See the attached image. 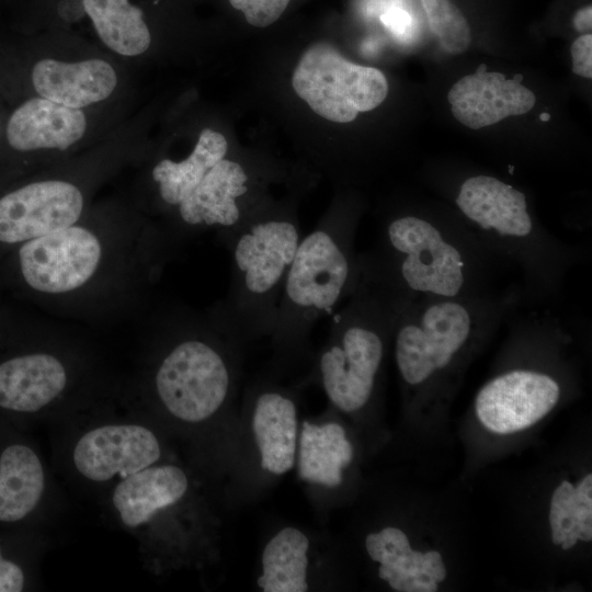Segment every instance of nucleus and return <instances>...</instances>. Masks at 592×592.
<instances>
[{
  "label": "nucleus",
  "mask_w": 592,
  "mask_h": 592,
  "mask_svg": "<svg viewBox=\"0 0 592 592\" xmlns=\"http://www.w3.org/2000/svg\"><path fill=\"white\" fill-rule=\"evenodd\" d=\"M560 486L568 492V493H574L576 488L567 480H563Z\"/></svg>",
  "instance_id": "4c0bfd02"
},
{
  "label": "nucleus",
  "mask_w": 592,
  "mask_h": 592,
  "mask_svg": "<svg viewBox=\"0 0 592 592\" xmlns=\"http://www.w3.org/2000/svg\"><path fill=\"white\" fill-rule=\"evenodd\" d=\"M292 86L316 114L334 123L353 122L358 113L378 107L388 94L379 69L354 64L322 42L301 55Z\"/></svg>",
  "instance_id": "1a4fd4ad"
},
{
  "label": "nucleus",
  "mask_w": 592,
  "mask_h": 592,
  "mask_svg": "<svg viewBox=\"0 0 592 592\" xmlns=\"http://www.w3.org/2000/svg\"><path fill=\"white\" fill-rule=\"evenodd\" d=\"M45 487L42 463L29 446L15 444L0 456V521L15 522L38 504Z\"/></svg>",
  "instance_id": "412c9836"
},
{
  "label": "nucleus",
  "mask_w": 592,
  "mask_h": 592,
  "mask_svg": "<svg viewBox=\"0 0 592 592\" xmlns=\"http://www.w3.org/2000/svg\"><path fill=\"white\" fill-rule=\"evenodd\" d=\"M121 162L118 158L105 156L64 160L3 194L0 197V243L19 247L78 221L93 205L96 189Z\"/></svg>",
  "instance_id": "6e6552de"
},
{
  "label": "nucleus",
  "mask_w": 592,
  "mask_h": 592,
  "mask_svg": "<svg viewBox=\"0 0 592 592\" xmlns=\"http://www.w3.org/2000/svg\"><path fill=\"white\" fill-rule=\"evenodd\" d=\"M251 180L241 162L225 157L171 213L156 220L173 257L204 231L224 230L243 219L251 212Z\"/></svg>",
  "instance_id": "9d476101"
},
{
  "label": "nucleus",
  "mask_w": 592,
  "mask_h": 592,
  "mask_svg": "<svg viewBox=\"0 0 592 592\" xmlns=\"http://www.w3.org/2000/svg\"><path fill=\"white\" fill-rule=\"evenodd\" d=\"M358 213L338 206L300 238L278 303L272 341L287 360L306 350L319 318L355 291L360 280L355 238Z\"/></svg>",
  "instance_id": "423d86ee"
},
{
  "label": "nucleus",
  "mask_w": 592,
  "mask_h": 592,
  "mask_svg": "<svg viewBox=\"0 0 592 592\" xmlns=\"http://www.w3.org/2000/svg\"><path fill=\"white\" fill-rule=\"evenodd\" d=\"M578 535H579L578 528H574L573 531H571L568 534L567 538L560 544L562 549L568 550L572 548L577 544Z\"/></svg>",
  "instance_id": "473e14b6"
},
{
  "label": "nucleus",
  "mask_w": 592,
  "mask_h": 592,
  "mask_svg": "<svg viewBox=\"0 0 592 592\" xmlns=\"http://www.w3.org/2000/svg\"><path fill=\"white\" fill-rule=\"evenodd\" d=\"M562 526H558L551 530V540L555 545H560L562 542L561 540Z\"/></svg>",
  "instance_id": "c9c22d12"
},
{
  "label": "nucleus",
  "mask_w": 592,
  "mask_h": 592,
  "mask_svg": "<svg viewBox=\"0 0 592 592\" xmlns=\"http://www.w3.org/2000/svg\"><path fill=\"white\" fill-rule=\"evenodd\" d=\"M382 21L388 29L401 34L410 24L411 19L407 12L400 9H395L382 15Z\"/></svg>",
  "instance_id": "cd10ccee"
},
{
  "label": "nucleus",
  "mask_w": 592,
  "mask_h": 592,
  "mask_svg": "<svg viewBox=\"0 0 592 592\" xmlns=\"http://www.w3.org/2000/svg\"><path fill=\"white\" fill-rule=\"evenodd\" d=\"M523 75L506 79L504 73L477 70L456 81L447 93L453 116L470 129H479L509 117L528 113L536 103L533 91L522 84Z\"/></svg>",
  "instance_id": "4468645a"
},
{
  "label": "nucleus",
  "mask_w": 592,
  "mask_h": 592,
  "mask_svg": "<svg viewBox=\"0 0 592 592\" xmlns=\"http://www.w3.org/2000/svg\"><path fill=\"white\" fill-rule=\"evenodd\" d=\"M229 2L243 13L249 24L266 27L278 20L289 0H229Z\"/></svg>",
  "instance_id": "393cba45"
},
{
  "label": "nucleus",
  "mask_w": 592,
  "mask_h": 592,
  "mask_svg": "<svg viewBox=\"0 0 592 592\" xmlns=\"http://www.w3.org/2000/svg\"><path fill=\"white\" fill-rule=\"evenodd\" d=\"M230 253L226 296L207 309L242 342L272 334L280 298L301 235L288 209L251 210L216 231Z\"/></svg>",
  "instance_id": "39448f33"
},
{
  "label": "nucleus",
  "mask_w": 592,
  "mask_h": 592,
  "mask_svg": "<svg viewBox=\"0 0 592 592\" xmlns=\"http://www.w3.org/2000/svg\"><path fill=\"white\" fill-rule=\"evenodd\" d=\"M88 129L86 110L34 95L12 112L5 137L9 146L18 152L46 155L48 167L64 161L61 155L81 145Z\"/></svg>",
  "instance_id": "f8f14e48"
},
{
  "label": "nucleus",
  "mask_w": 592,
  "mask_h": 592,
  "mask_svg": "<svg viewBox=\"0 0 592 592\" xmlns=\"http://www.w3.org/2000/svg\"><path fill=\"white\" fill-rule=\"evenodd\" d=\"M567 491L561 487H557L554 491L551 503L557 505H562V500L566 497Z\"/></svg>",
  "instance_id": "72a5a7b5"
},
{
  "label": "nucleus",
  "mask_w": 592,
  "mask_h": 592,
  "mask_svg": "<svg viewBox=\"0 0 592 592\" xmlns=\"http://www.w3.org/2000/svg\"><path fill=\"white\" fill-rule=\"evenodd\" d=\"M406 573L410 579L422 578V574L420 572V566H413V565L408 566Z\"/></svg>",
  "instance_id": "f704fd0d"
},
{
  "label": "nucleus",
  "mask_w": 592,
  "mask_h": 592,
  "mask_svg": "<svg viewBox=\"0 0 592 592\" xmlns=\"http://www.w3.org/2000/svg\"><path fill=\"white\" fill-rule=\"evenodd\" d=\"M69 384L70 367L56 351L11 357L0 364V408L36 412L59 399Z\"/></svg>",
  "instance_id": "dca6fc26"
},
{
  "label": "nucleus",
  "mask_w": 592,
  "mask_h": 592,
  "mask_svg": "<svg viewBox=\"0 0 592 592\" xmlns=\"http://www.w3.org/2000/svg\"><path fill=\"white\" fill-rule=\"evenodd\" d=\"M31 81L36 95L71 109L87 110L109 100L118 88L119 77L104 58L45 57L34 64Z\"/></svg>",
  "instance_id": "2eb2a0df"
},
{
  "label": "nucleus",
  "mask_w": 592,
  "mask_h": 592,
  "mask_svg": "<svg viewBox=\"0 0 592 592\" xmlns=\"http://www.w3.org/2000/svg\"><path fill=\"white\" fill-rule=\"evenodd\" d=\"M252 428L261 467L282 475L295 464L297 413L294 400L277 388H263L254 399Z\"/></svg>",
  "instance_id": "f3484780"
},
{
  "label": "nucleus",
  "mask_w": 592,
  "mask_h": 592,
  "mask_svg": "<svg viewBox=\"0 0 592 592\" xmlns=\"http://www.w3.org/2000/svg\"><path fill=\"white\" fill-rule=\"evenodd\" d=\"M539 119H540L542 122H548V121L550 119V114H549V113H542V114L539 115Z\"/></svg>",
  "instance_id": "58836bf2"
},
{
  "label": "nucleus",
  "mask_w": 592,
  "mask_h": 592,
  "mask_svg": "<svg viewBox=\"0 0 592 592\" xmlns=\"http://www.w3.org/2000/svg\"><path fill=\"white\" fill-rule=\"evenodd\" d=\"M561 386L554 375L535 368H512L489 380L475 400L479 421L491 432L525 430L557 405Z\"/></svg>",
  "instance_id": "9b49d317"
},
{
  "label": "nucleus",
  "mask_w": 592,
  "mask_h": 592,
  "mask_svg": "<svg viewBox=\"0 0 592 592\" xmlns=\"http://www.w3.org/2000/svg\"><path fill=\"white\" fill-rule=\"evenodd\" d=\"M358 264L362 274L408 299L493 294L512 272L456 213L413 210L386 217Z\"/></svg>",
  "instance_id": "f03ea898"
},
{
  "label": "nucleus",
  "mask_w": 592,
  "mask_h": 592,
  "mask_svg": "<svg viewBox=\"0 0 592 592\" xmlns=\"http://www.w3.org/2000/svg\"><path fill=\"white\" fill-rule=\"evenodd\" d=\"M560 506L561 505L550 503L549 523H550L551 530L563 525V522L560 520L559 512H558Z\"/></svg>",
  "instance_id": "7c9ffc66"
},
{
  "label": "nucleus",
  "mask_w": 592,
  "mask_h": 592,
  "mask_svg": "<svg viewBox=\"0 0 592 592\" xmlns=\"http://www.w3.org/2000/svg\"><path fill=\"white\" fill-rule=\"evenodd\" d=\"M348 299L332 318L318 374L329 400L354 412L371 400L397 318L411 299L361 273Z\"/></svg>",
  "instance_id": "0eeeda50"
},
{
  "label": "nucleus",
  "mask_w": 592,
  "mask_h": 592,
  "mask_svg": "<svg viewBox=\"0 0 592 592\" xmlns=\"http://www.w3.org/2000/svg\"><path fill=\"white\" fill-rule=\"evenodd\" d=\"M173 258L158 223L117 202L16 250L20 278L47 311L93 322L143 306Z\"/></svg>",
  "instance_id": "f257e3e1"
},
{
  "label": "nucleus",
  "mask_w": 592,
  "mask_h": 592,
  "mask_svg": "<svg viewBox=\"0 0 592 592\" xmlns=\"http://www.w3.org/2000/svg\"><path fill=\"white\" fill-rule=\"evenodd\" d=\"M309 540L296 527H285L266 544L258 585L264 592H305Z\"/></svg>",
  "instance_id": "5701e85b"
},
{
  "label": "nucleus",
  "mask_w": 592,
  "mask_h": 592,
  "mask_svg": "<svg viewBox=\"0 0 592 592\" xmlns=\"http://www.w3.org/2000/svg\"><path fill=\"white\" fill-rule=\"evenodd\" d=\"M187 487V477L181 468L173 465L149 466L125 477L115 487L113 504L122 522L135 527L177 503Z\"/></svg>",
  "instance_id": "a211bd4d"
},
{
  "label": "nucleus",
  "mask_w": 592,
  "mask_h": 592,
  "mask_svg": "<svg viewBox=\"0 0 592 592\" xmlns=\"http://www.w3.org/2000/svg\"><path fill=\"white\" fill-rule=\"evenodd\" d=\"M574 29L582 34L591 33L592 29V5H584L578 10L573 16Z\"/></svg>",
  "instance_id": "c85d7f7f"
},
{
  "label": "nucleus",
  "mask_w": 592,
  "mask_h": 592,
  "mask_svg": "<svg viewBox=\"0 0 592 592\" xmlns=\"http://www.w3.org/2000/svg\"><path fill=\"white\" fill-rule=\"evenodd\" d=\"M102 44L122 57H139L152 36L144 11L130 0H81Z\"/></svg>",
  "instance_id": "aec40b11"
},
{
  "label": "nucleus",
  "mask_w": 592,
  "mask_h": 592,
  "mask_svg": "<svg viewBox=\"0 0 592 592\" xmlns=\"http://www.w3.org/2000/svg\"><path fill=\"white\" fill-rule=\"evenodd\" d=\"M161 455L157 436L138 424H109L87 432L77 442L72 459L87 479L103 482L123 478L155 464Z\"/></svg>",
  "instance_id": "ddd939ff"
},
{
  "label": "nucleus",
  "mask_w": 592,
  "mask_h": 592,
  "mask_svg": "<svg viewBox=\"0 0 592 592\" xmlns=\"http://www.w3.org/2000/svg\"><path fill=\"white\" fill-rule=\"evenodd\" d=\"M431 31L449 54L466 52L471 43L470 26L451 0H421Z\"/></svg>",
  "instance_id": "b1692460"
},
{
  "label": "nucleus",
  "mask_w": 592,
  "mask_h": 592,
  "mask_svg": "<svg viewBox=\"0 0 592 592\" xmlns=\"http://www.w3.org/2000/svg\"><path fill=\"white\" fill-rule=\"evenodd\" d=\"M430 576L428 579H434L436 582L444 581L446 577V569L443 562L433 565L430 569Z\"/></svg>",
  "instance_id": "c756f323"
},
{
  "label": "nucleus",
  "mask_w": 592,
  "mask_h": 592,
  "mask_svg": "<svg viewBox=\"0 0 592 592\" xmlns=\"http://www.w3.org/2000/svg\"><path fill=\"white\" fill-rule=\"evenodd\" d=\"M152 321L161 343L151 377L156 398L175 419H209L231 396L242 341L208 309L172 305Z\"/></svg>",
  "instance_id": "20e7f679"
},
{
  "label": "nucleus",
  "mask_w": 592,
  "mask_h": 592,
  "mask_svg": "<svg viewBox=\"0 0 592 592\" xmlns=\"http://www.w3.org/2000/svg\"><path fill=\"white\" fill-rule=\"evenodd\" d=\"M353 457L344 429L334 422L303 423L299 437L298 471L307 481L326 487L340 485L341 470Z\"/></svg>",
  "instance_id": "4be33fe9"
},
{
  "label": "nucleus",
  "mask_w": 592,
  "mask_h": 592,
  "mask_svg": "<svg viewBox=\"0 0 592 592\" xmlns=\"http://www.w3.org/2000/svg\"><path fill=\"white\" fill-rule=\"evenodd\" d=\"M576 492H582L588 497H592V475H587L576 488Z\"/></svg>",
  "instance_id": "2f4dec72"
},
{
  "label": "nucleus",
  "mask_w": 592,
  "mask_h": 592,
  "mask_svg": "<svg viewBox=\"0 0 592 592\" xmlns=\"http://www.w3.org/2000/svg\"><path fill=\"white\" fill-rule=\"evenodd\" d=\"M572 72L585 79L592 78V35L582 34L571 45Z\"/></svg>",
  "instance_id": "a878e982"
},
{
  "label": "nucleus",
  "mask_w": 592,
  "mask_h": 592,
  "mask_svg": "<svg viewBox=\"0 0 592 592\" xmlns=\"http://www.w3.org/2000/svg\"><path fill=\"white\" fill-rule=\"evenodd\" d=\"M453 203L474 235L517 272L523 303L557 300L570 272L585 260L583 248L549 232L531 212L526 194L499 178H464Z\"/></svg>",
  "instance_id": "7ed1b4c3"
},
{
  "label": "nucleus",
  "mask_w": 592,
  "mask_h": 592,
  "mask_svg": "<svg viewBox=\"0 0 592 592\" xmlns=\"http://www.w3.org/2000/svg\"><path fill=\"white\" fill-rule=\"evenodd\" d=\"M23 587L22 569L16 563L4 559L0 553V592H20Z\"/></svg>",
  "instance_id": "bb28decb"
},
{
  "label": "nucleus",
  "mask_w": 592,
  "mask_h": 592,
  "mask_svg": "<svg viewBox=\"0 0 592 592\" xmlns=\"http://www.w3.org/2000/svg\"><path fill=\"white\" fill-rule=\"evenodd\" d=\"M227 152L225 136L204 128L189 156L179 161L169 158L157 161L150 169V180L161 218L171 213Z\"/></svg>",
  "instance_id": "6ab92c4d"
},
{
  "label": "nucleus",
  "mask_w": 592,
  "mask_h": 592,
  "mask_svg": "<svg viewBox=\"0 0 592 592\" xmlns=\"http://www.w3.org/2000/svg\"><path fill=\"white\" fill-rule=\"evenodd\" d=\"M410 555H411V558H412V565L413 566H421L422 559H423V554H421L420 551H417V550H411Z\"/></svg>",
  "instance_id": "e433bc0d"
}]
</instances>
